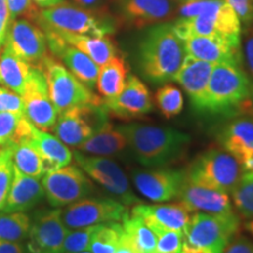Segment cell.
Segmentation results:
<instances>
[{
	"mask_svg": "<svg viewBox=\"0 0 253 253\" xmlns=\"http://www.w3.org/2000/svg\"><path fill=\"white\" fill-rule=\"evenodd\" d=\"M186 56L183 40L171 23L150 26L140 41L137 65L141 74L151 84L175 81Z\"/></svg>",
	"mask_w": 253,
	"mask_h": 253,
	"instance_id": "obj_1",
	"label": "cell"
},
{
	"mask_svg": "<svg viewBox=\"0 0 253 253\" xmlns=\"http://www.w3.org/2000/svg\"><path fill=\"white\" fill-rule=\"evenodd\" d=\"M176 17L172 28L182 40L199 36L242 42V24L224 0H198L181 4Z\"/></svg>",
	"mask_w": 253,
	"mask_h": 253,
	"instance_id": "obj_2",
	"label": "cell"
},
{
	"mask_svg": "<svg viewBox=\"0 0 253 253\" xmlns=\"http://www.w3.org/2000/svg\"><path fill=\"white\" fill-rule=\"evenodd\" d=\"M118 128L136 160L147 168L168 167L183 157L191 142L188 134L169 126L131 122Z\"/></svg>",
	"mask_w": 253,
	"mask_h": 253,
	"instance_id": "obj_3",
	"label": "cell"
},
{
	"mask_svg": "<svg viewBox=\"0 0 253 253\" xmlns=\"http://www.w3.org/2000/svg\"><path fill=\"white\" fill-rule=\"evenodd\" d=\"M204 113L253 114V86L242 65H214L208 84Z\"/></svg>",
	"mask_w": 253,
	"mask_h": 253,
	"instance_id": "obj_4",
	"label": "cell"
},
{
	"mask_svg": "<svg viewBox=\"0 0 253 253\" xmlns=\"http://www.w3.org/2000/svg\"><path fill=\"white\" fill-rule=\"evenodd\" d=\"M240 218L232 214H191L184 231V253H224L238 235Z\"/></svg>",
	"mask_w": 253,
	"mask_h": 253,
	"instance_id": "obj_5",
	"label": "cell"
},
{
	"mask_svg": "<svg viewBox=\"0 0 253 253\" xmlns=\"http://www.w3.org/2000/svg\"><path fill=\"white\" fill-rule=\"evenodd\" d=\"M39 20L43 28L82 36H110L116 31V21L109 13L88 11L68 2L42 8Z\"/></svg>",
	"mask_w": 253,
	"mask_h": 253,
	"instance_id": "obj_6",
	"label": "cell"
},
{
	"mask_svg": "<svg viewBox=\"0 0 253 253\" xmlns=\"http://www.w3.org/2000/svg\"><path fill=\"white\" fill-rule=\"evenodd\" d=\"M186 179L231 195L238 184L243 170L236 158L223 149H209L198 155L185 169Z\"/></svg>",
	"mask_w": 253,
	"mask_h": 253,
	"instance_id": "obj_7",
	"label": "cell"
},
{
	"mask_svg": "<svg viewBox=\"0 0 253 253\" xmlns=\"http://www.w3.org/2000/svg\"><path fill=\"white\" fill-rule=\"evenodd\" d=\"M39 67L43 72L49 96L59 113L75 106L102 102L99 96L82 84L54 56L47 54Z\"/></svg>",
	"mask_w": 253,
	"mask_h": 253,
	"instance_id": "obj_8",
	"label": "cell"
},
{
	"mask_svg": "<svg viewBox=\"0 0 253 253\" xmlns=\"http://www.w3.org/2000/svg\"><path fill=\"white\" fill-rule=\"evenodd\" d=\"M108 116L103 101L75 106L59 113L52 131L66 145L78 148L108 122Z\"/></svg>",
	"mask_w": 253,
	"mask_h": 253,
	"instance_id": "obj_9",
	"label": "cell"
},
{
	"mask_svg": "<svg viewBox=\"0 0 253 253\" xmlns=\"http://www.w3.org/2000/svg\"><path fill=\"white\" fill-rule=\"evenodd\" d=\"M41 184L50 207L65 208L93 194L89 177L78 166H66L47 171Z\"/></svg>",
	"mask_w": 253,
	"mask_h": 253,
	"instance_id": "obj_10",
	"label": "cell"
},
{
	"mask_svg": "<svg viewBox=\"0 0 253 253\" xmlns=\"http://www.w3.org/2000/svg\"><path fill=\"white\" fill-rule=\"evenodd\" d=\"M73 157L78 167L84 170L89 178L100 184L114 197L119 198L121 203L126 207L140 203V199L132 194L123 170L113 160L104 156L84 154L77 149L73 151Z\"/></svg>",
	"mask_w": 253,
	"mask_h": 253,
	"instance_id": "obj_11",
	"label": "cell"
},
{
	"mask_svg": "<svg viewBox=\"0 0 253 253\" xmlns=\"http://www.w3.org/2000/svg\"><path fill=\"white\" fill-rule=\"evenodd\" d=\"M129 211L118 199L84 198L61 210V217L68 230L99 225L109 221L122 223Z\"/></svg>",
	"mask_w": 253,
	"mask_h": 253,
	"instance_id": "obj_12",
	"label": "cell"
},
{
	"mask_svg": "<svg viewBox=\"0 0 253 253\" xmlns=\"http://www.w3.org/2000/svg\"><path fill=\"white\" fill-rule=\"evenodd\" d=\"M68 229L61 217V209H42L31 217V229L27 237L28 253H62V246Z\"/></svg>",
	"mask_w": 253,
	"mask_h": 253,
	"instance_id": "obj_13",
	"label": "cell"
},
{
	"mask_svg": "<svg viewBox=\"0 0 253 253\" xmlns=\"http://www.w3.org/2000/svg\"><path fill=\"white\" fill-rule=\"evenodd\" d=\"M24 100V115L32 125L42 130L54 128L59 112L49 96L46 78L40 67H33L31 77L21 95Z\"/></svg>",
	"mask_w": 253,
	"mask_h": 253,
	"instance_id": "obj_14",
	"label": "cell"
},
{
	"mask_svg": "<svg viewBox=\"0 0 253 253\" xmlns=\"http://www.w3.org/2000/svg\"><path fill=\"white\" fill-rule=\"evenodd\" d=\"M132 182L137 191L149 201L156 203L178 198L186 175L185 169L153 168L151 170H135Z\"/></svg>",
	"mask_w": 253,
	"mask_h": 253,
	"instance_id": "obj_15",
	"label": "cell"
},
{
	"mask_svg": "<svg viewBox=\"0 0 253 253\" xmlns=\"http://www.w3.org/2000/svg\"><path fill=\"white\" fill-rule=\"evenodd\" d=\"M4 47L34 67H39L48 49L45 32L23 18L8 25Z\"/></svg>",
	"mask_w": 253,
	"mask_h": 253,
	"instance_id": "obj_16",
	"label": "cell"
},
{
	"mask_svg": "<svg viewBox=\"0 0 253 253\" xmlns=\"http://www.w3.org/2000/svg\"><path fill=\"white\" fill-rule=\"evenodd\" d=\"M218 142L221 149L239 163L243 172L253 171V114H238L220 129Z\"/></svg>",
	"mask_w": 253,
	"mask_h": 253,
	"instance_id": "obj_17",
	"label": "cell"
},
{
	"mask_svg": "<svg viewBox=\"0 0 253 253\" xmlns=\"http://www.w3.org/2000/svg\"><path fill=\"white\" fill-rule=\"evenodd\" d=\"M114 5L122 23L135 28L166 23L179 7L177 0H115Z\"/></svg>",
	"mask_w": 253,
	"mask_h": 253,
	"instance_id": "obj_18",
	"label": "cell"
},
{
	"mask_svg": "<svg viewBox=\"0 0 253 253\" xmlns=\"http://www.w3.org/2000/svg\"><path fill=\"white\" fill-rule=\"evenodd\" d=\"M102 101L109 114L122 120L143 118L153 109L149 89L135 75H128L122 90L116 96Z\"/></svg>",
	"mask_w": 253,
	"mask_h": 253,
	"instance_id": "obj_19",
	"label": "cell"
},
{
	"mask_svg": "<svg viewBox=\"0 0 253 253\" xmlns=\"http://www.w3.org/2000/svg\"><path fill=\"white\" fill-rule=\"evenodd\" d=\"M43 32L47 38V45L54 58L58 59L82 84H86L89 89H94L99 77V66L87 54L59 37L54 31L45 28Z\"/></svg>",
	"mask_w": 253,
	"mask_h": 253,
	"instance_id": "obj_20",
	"label": "cell"
},
{
	"mask_svg": "<svg viewBox=\"0 0 253 253\" xmlns=\"http://www.w3.org/2000/svg\"><path fill=\"white\" fill-rule=\"evenodd\" d=\"M191 211L182 202L169 204H143L132 205L131 214L141 217L155 235L163 231H178L184 233Z\"/></svg>",
	"mask_w": 253,
	"mask_h": 253,
	"instance_id": "obj_21",
	"label": "cell"
},
{
	"mask_svg": "<svg viewBox=\"0 0 253 253\" xmlns=\"http://www.w3.org/2000/svg\"><path fill=\"white\" fill-rule=\"evenodd\" d=\"M186 55L212 65H242V42L217 37H188L183 39Z\"/></svg>",
	"mask_w": 253,
	"mask_h": 253,
	"instance_id": "obj_22",
	"label": "cell"
},
{
	"mask_svg": "<svg viewBox=\"0 0 253 253\" xmlns=\"http://www.w3.org/2000/svg\"><path fill=\"white\" fill-rule=\"evenodd\" d=\"M178 199L191 212H205L210 214L237 213L229 194L194 184L185 179Z\"/></svg>",
	"mask_w": 253,
	"mask_h": 253,
	"instance_id": "obj_23",
	"label": "cell"
},
{
	"mask_svg": "<svg viewBox=\"0 0 253 253\" xmlns=\"http://www.w3.org/2000/svg\"><path fill=\"white\" fill-rule=\"evenodd\" d=\"M213 66L210 62L186 55L175 78V81L178 82L188 94L192 107L198 112L204 113L208 84Z\"/></svg>",
	"mask_w": 253,
	"mask_h": 253,
	"instance_id": "obj_24",
	"label": "cell"
},
{
	"mask_svg": "<svg viewBox=\"0 0 253 253\" xmlns=\"http://www.w3.org/2000/svg\"><path fill=\"white\" fill-rule=\"evenodd\" d=\"M45 190L37 177L27 176L13 168V181L1 212H26L42 201Z\"/></svg>",
	"mask_w": 253,
	"mask_h": 253,
	"instance_id": "obj_25",
	"label": "cell"
},
{
	"mask_svg": "<svg viewBox=\"0 0 253 253\" xmlns=\"http://www.w3.org/2000/svg\"><path fill=\"white\" fill-rule=\"evenodd\" d=\"M28 138L42 157L46 172L69 166L73 161V151L55 135L31 126Z\"/></svg>",
	"mask_w": 253,
	"mask_h": 253,
	"instance_id": "obj_26",
	"label": "cell"
},
{
	"mask_svg": "<svg viewBox=\"0 0 253 253\" xmlns=\"http://www.w3.org/2000/svg\"><path fill=\"white\" fill-rule=\"evenodd\" d=\"M126 148L128 141L126 136L120 131L118 126H114L108 121L99 131L75 149L87 155L109 157L119 156Z\"/></svg>",
	"mask_w": 253,
	"mask_h": 253,
	"instance_id": "obj_27",
	"label": "cell"
},
{
	"mask_svg": "<svg viewBox=\"0 0 253 253\" xmlns=\"http://www.w3.org/2000/svg\"><path fill=\"white\" fill-rule=\"evenodd\" d=\"M54 31V30H52ZM59 37L87 54L99 67H102L116 55V47L109 36L94 37L54 31Z\"/></svg>",
	"mask_w": 253,
	"mask_h": 253,
	"instance_id": "obj_28",
	"label": "cell"
},
{
	"mask_svg": "<svg viewBox=\"0 0 253 253\" xmlns=\"http://www.w3.org/2000/svg\"><path fill=\"white\" fill-rule=\"evenodd\" d=\"M33 67L2 46L0 52V84L4 87L23 95Z\"/></svg>",
	"mask_w": 253,
	"mask_h": 253,
	"instance_id": "obj_29",
	"label": "cell"
},
{
	"mask_svg": "<svg viewBox=\"0 0 253 253\" xmlns=\"http://www.w3.org/2000/svg\"><path fill=\"white\" fill-rule=\"evenodd\" d=\"M11 144L13 145V164L19 171L37 178H41L45 175V162L32 144L28 134L19 136L11 142Z\"/></svg>",
	"mask_w": 253,
	"mask_h": 253,
	"instance_id": "obj_30",
	"label": "cell"
},
{
	"mask_svg": "<svg viewBox=\"0 0 253 253\" xmlns=\"http://www.w3.org/2000/svg\"><path fill=\"white\" fill-rule=\"evenodd\" d=\"M128 78V66L126 60L115 55L114 58L100 67L96 88L104 99L116 96L125 86Z\"/></svg>",
	"mask_w": 253,
	"mask_h": 253,
	"instance_id": "obj_31",
	"label": "cell"
},
{
	"mask_svg": "<svg viewBox=\"0 0 253 253\" xmlns=\"http://www.w3.org/2000/svg\"><path fill=\"white\" fill-rule=\"evenodd\" d=\"M122 226L138 253H157V237L141 217L129 214Z\"/></svg>",
	"mask_w": 253,
	"mask_h": 253,
	"instance_id": "obj_32",
	"label": "cell"
},
{
	"mask_svg": "<svg viewBox=\"0 0 253 253\" xmlns=\"http://www.w3.org/2000/svg\"><path fill=\"white\" fill-rule=\"evenodd\" d=\"M31 229L26 212H0V243H24Z\"/></svg>",
	"mask_w": 253,
	"mask_h": 253,
	"instance_id": "obj_33",
	"label": "cell"
},
{
	"mask_svg": "<svg viewBox=\"0 0 253 253\" xmlns=\"http://www.w3.org/2000/svg\"><path fill=\"white\" fill-rule=\"evenodd\" d=\"M123 232L125 229L120 221L101 224L100 229L91 239L88 251L91 253H114L119 248Z\"/></svg>",
	"mask_w": 253,
	"mask_h": 253,
	"instance_id": "obj_34",
	"label": "cell"
},
{
	"mask_svg": "<svg viewBox=\"0 0 253 253\" xmlns=\"http://www.w3.org/2000/svg\"><path fill=\"white\" fill-rule=\"evenodd\" d=\"M231 196L239 216L248 220L253 219V171L243 172Z\"/></svg>",
	"mask_w": 253,
	"mask_h": 253,
	"instance_id": "obj_35",
	"label": "cell"
},
{
	"mask_svg": "<svg viewBox=\"0 0 253 253\" xmlns=\"http://www.w3.org/2000/svg\"><path fill=\"white\" fill-rule=\"evenodd\" d=\"M155 101H156L158 109L167 119L175 118L178 115L184 106L182 91L176 86L169 84L158 88L155 94Z\"/></svg>",
	"mask_w": 253,
	"mask_h": 253,
	"instance_id": "obj_36",
	"label": "cell"
},
{
	"mask_svg": "<svg viewBox=\"0 0 253 253\" xmlns=\"http://www.w3.org/2000/svg\"><path fill=\"white\" fill-rule=\"evenodd\" d=\"M13 145L9 143L0 149V212L5 207L13 181Z\"/></svg>",
	"mask_w": 253,
	"mask_h": 253,
	"instance_id": "obj_37",
	"label": "cell"
},
{
	"mask_svg": "<svg viewBox=\"0 0 253 253\" xmlns=\"http://www.w3.org/2000/svg\"><path fill=\"white\" fill-rule=\"evenodd\" d=\"M99 225L81 227V229L69 230L66 236L62 246V253H77L82 251H88L91 239L96 231L100 229Z\"/></svg>",
	"mask_w": 253,
	"mask_h": 253,
	"instance_id": "obj_38",
	"label": "cell"
},
{
	"mask_svg": "<svg viewBox=\"0 0 253 253\" xmlns=\"http://www.w3.org/2000/svg\"><path fill=\"white\" fill-rule=\"evenodd\" d=\"M157 253H184V233L163 231L156 235Z\"/></svg>",
	"mask_w": 253,
	"mask_h": 253,
	"instance_id": "obj_39",
	"label": "cell"
},
{
	"mask_svg": "<svg viewBox=\"0 0 253 253\" xmlns=\"http://www.w3.org/2000/svg\"><path fill=\"white\" fill-rule=\"evenodd\" d=\"M24 114L0 112V147H5L14 140Z\"/></svg>",
	"mask_w": 253,
	"mask_h": 253,
	"instance_id": "obj_40",
	"label": "cell"
},
{
	"mask_svg": "<svg viewBox=\"0 0 253 253\" xmlns=\"http://www.w3.org/2000/svg\"><path fill=\"white\" fill-rule=\"evenodd\" d=\"M0 112L24 114L23 96L8 88L0 87Z\"/></svg>",
	"mask_w": 253,
	"mask_h": 253,
	"instance_id": "obj_41",
	"label": "cell"
},
{
	"mask_svg": "<svg viewBox=\"0 0 253 253\" xmlns=\"http://www.w3.org/2000/svg\"><path fill=\"white\" fill-rule=\"evenodd\" d=\"M231 6L244 27L253 25V0H224Z\"/></svg>",
	"mask_w": 253,
	"mask_h": 253,
	"instance_id": "obj_42",
	"label": "cell"
},
{
	"mask_svg": "<svg viewBox=\"0 0 253 253\" xmlns=\"http://www.w3.org/2000/svg\"><path fill=\"white\" fill-rule=\"evenodd\" d=\"M6 4L8 8L9 24L17 18L23 17V15L31 17L37 12L32 0H6Z\"/></svg>",
	"mask_w": 253,
	"mask_h": 253,
	"instance_id": "obj_43",
	"label": "cell"
},
{
	"mask_svg": "<svg viewBox=\"0 0 253 253\" xmlns=\"http://www.w3.org/2000/svg\"><path fill=\"white\" fill-rule=\"evenodd\" d=\"M224 253H253V240L244 235H236Z\"/></svg>",
	"mask_w": 253,
	"mask_h": 253,
	"instance_id": "obj_44",
	"label": "cell"
},
{
	"mask_svg": "<svg viewBox=\"0 0 253 253\" xmlns=\"http://www.w3.org/2000/svg\"><path fill=\"white\" fill-rule=\"evenodd\" d=\"M115 0H72L74 5L88 11L99 12V13H108L109 6L114 4Z\"/></svg>",
	"mask_w": 253,
	"mask_h": 253,
	"instance_id": "obj_45",
	"label": "cell"
},
{
	"mask_svg": "<svg viewBox=\"0 0 253 253\" xmlns=\"http://www.w3.org/2000/svg\"><path fill=\"white\" fill-rule=\"evenodd\" d=\"M243 55L246 63L250 74L253 78V31H249L246 34L244 45H243Z\"/></svg>",
	"mask_w": 253,
	"mask_h": 253,
	"instance_id": "obj_46",
	"label": "cell"
},
{
	"mask_svg": "<svg viewBox=\"0 0 253 253\" xmlns=\"http://www.w3.org/2000/svg\"><path fill=\"white\" fill-rule=\"evenodd\" d=\"M8 25L9 19L7 4H6V0H0V52H1L2 46H4Z\"/></svg>",
	"mask_w": 253,
	"mask_h": 253,
	"instance_id": "obj_47",
	"label": "cell"
},
{
	"mask_svg": "<svg viewBox=\"0 0 253 253\" xmlns=\"http://www.w3.org/2000/svg\"><path fill=\"white\" fill-rule=\"evenodd\" d=\"M0 253H26L24 243H0Z\"/></svg>",
	"mask_w": 253,
	"mask_h": 253,
	"instance_id": "obj_48",
	"label": "cell"
},
{
	"mask_svg": "<svg viewBox=\"0 0 253 253\" xmlns=\"http://www.w3.org/2000/svg\"><path fill=\"white\" fill-rule=\"evenodd\" d=\"M114 253H138L137 251H136L135 246L131 243V240H130V238H129V236L126 233V231L123 232L119 248L116 249V251Z\"/></svg>",
	"mask_w": 253,
	"mask_h": 253,
	"instance_id": "obj_49",
	"label": "cell"
},
{
	"mask_svg": "<svg viewBox=\"0 0 253 253\" xmlns=\"http://www.w3.org/2000/svg\"><path fill=\"white\" fill-rule=\"evenodd\" d=\"M34 4L40 6L42 8H47V7H52V6L62 4L65 2V0H32Z\"/></svg>",
	"mask_w": 253,
	"mask_h": 253,
	"instance_id": "obj_50",
	"label": "cell"
},
{
	"mask_svg": "<svg viewBox=\"0 0 253 253\" xmlns=\"http://www.w3.org/2000/svg\"><path fill=\"white\" fill-rule=\"evenodd\" d=\"M244 227H245V230L250 233V235L253 237V219L246 220L244 223Z\"/></svg>",
	"mask_w": 253,
	"mask_h": 253,
	"instance_id": "obj_51",
	"label": "cell"
},
{
	"mask_svg": "<svg viewBox=\"0 0 253 253\" xmlns=\"http://www.w3.org/2000/svg\"><path fill=\"white\" fill-rule=\"evenodd\" d=\"M177 1H178L179 5H181V4H185V2H190V1H198V0H177Z\"/></svg>",
	"mask_w": 253,
	"mask_h": 253,
	"instance_id": "obj_52",
	"label": "cell"
},
{
	"mask_svg": "<svg viewBox=\"0 0 253 253\" xmlns=\"http://www.w3.org/2000/svg\"><path fill=\"white\" fill-rule=\"evenodd\" d=\"M77 253H91L90 251H82V252H77Z\"/></svg>",
	"mask_w": 253,
	"mask_h": 253,
	"instance_id": "obj_53",
	"label": "cell"
}]
</instances>
